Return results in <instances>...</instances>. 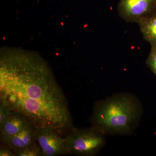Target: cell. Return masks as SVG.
Returning a JSON list of instances; mask_svg holds the SVG:
<instances>
[{
  "instance_id": "obj_2",
  "label": "cell",
  "mask_w": 156,
  "mask_h": 156,
  "mask_svg": "<svg viewBox=\"0 0 156 156\" xmlns=\"http://www.w3.org/2000/svg\"><path fill=\"white\" fill-rule=\"evenodd\" d=\"M143 112L137 97L122 92L96 101L90 122L105 135H131L138 127Z\"/></svg>"
},
{
  "instance_id": "obj_6",
  "label": "cell",
  "mask_w": 156,
  "mask_h": 156,
  "mask_svg": "<svg viewBox=\"0 0 156 156\" xmlns=\"http://www.w3.org/2000/svg\"><path fill=\"white\" fill-rule=\"evenodd\" d=\"M30 122L28 119L23 115L11 111L2 125L0 126L1 141L3 142L19 133Z\"/></svg>"
},
{
  "instance_id": "obj_9",
  "label": "cell",
  "mask_w": 156,
  "mask_h": 156,
  "mask_svg": "<svg viewBox=\"0 0 156 156\" xmlns=\"http://www.w3.org/2000/svg\"><path fill=\"white\" fill-rule=\"evenodd\" d=\"M14 153L15 156H42L41 148L37 142Z\"/></svg>"
},
{
  "instance_id": "obj_3",
  "label": "cell",
  "mask_w": 156,
  "mask_h": 156,
  "mask_svg": "<svg viewBox=\"0 0 156 156\" xmlns=\"http://www.w3.org/2000/svg\"><path fill=\"white\" fill-rule=\"evenodd\" d=\"M105 135L97 128L73 127L66 138V154L80 156L97 155L106 144Z\"/></svg>"
},
{
  "instance_id": "obj_11",
  "label": "cell",
  "mask_w": 156,
  "mask_h": 156,
  "mask_svg": "<svg viewBox=\"0 0 156 156\" xmlns=\"http://www.w3.org/2000/svg\"><path fill=\"white\" fill-rule=\"evenodd\" d=\"M11 111L9 107L0 102V126L2 125Z\"/></svg>"
},
{
  "instance_id": "obj_10",
  "label": "cell",
  "mask_w": 156,
  "mask_h": 156,
  "mask_svg": "<svg viewBox=\"0 0 156 156\" xmlns=\"http://www.w3.org/2000/svg\"><path fill=\"white\" fill-rule=\"evenodd\" d=\"M146 64L156 76V47L151 46V50L146 60Z\"/></svg>"
},
{
  "instance_id": "obj_4",
  "label": "cell",
  "mask_w": 156,
  "mask_h": 156,
  "mask_svg": "<svg viewBox=\"0 0 156 156\" xmlns=\"http://www.w3.org/2000/svg\"><path fill=\"white\" fill-rule=\"evenodd\" d=\"M35 138L41 151L42 156L66 155V138L53 128L35 127Z\"/></svg>"
},
{
  "instance_id": "obj_12",
  "label": "cell",
  "mask_w": 156,
  "mask_h": 156,
  "mask_svg": "<svg viewBox=\"0 0 156 156\" xmlns=\"http://www.w3.org/2000/svg\"><path fill=\"white\" fill-rule=\"evenodd\" d=\"M0 156H15L14 151L10 147L2 143L0 146Z\"/></svg>"
},
{
  "instance_id": "obj_7",
  "label": "cell",
  "mask_w": 156,
  "mask_h": 156,
  "mask_svg": "<svg viewBox=\"0 0 156 156\" xmlns=\"http://www.w3.org/2000/svg\"><path fill=\"white\" fill-rule=\"evenodd\" d=\"M35 126L30 122L25 128L17 134L11 136L2 142L16 151L35 143Z\"/></svg>"
},
{
  "instance_id": "obj_5",
  "label": "cell",
  "mask_w": 156,
  "mask_h": 156,
  "mask_svg": "<svg viewBox=\"0 0 156 156\" xmlns=\"http://www.w3.org/2000/svg\"><path fill=\"white\" fill-rule=\"evenodd\" d=\"M118 10L120 17L126 22L137 23L156 14V0H120Z\"/></svg>"
},
{
  "instance_id": "obj_8",
  "label": "cell",
  "mask_w": 156,
  "mask_h": 156,
  "mask_svg": "<svg viewBox=\"0 0 156 156\" xmlns=\"http://www.w3.org/2000/svg\"><path fill=\"white\" fill-rule=\"evenodd\" d=\"M144 38L156 47V14L146 17L137 23Z\"/></svg>"
},
{
  "instance_id": "obj_1",
  "label": "cell",
  "mask_w": 156,
  "mask_h": 156,
  "mask_svg": "<svg viewBox=\"0 0 156 156\" xmlns=\"http://www.w3.org/2000/svg\"><path fill=\"white\" fill-rule=\"evenodd\" d=\"M0 102L25 116L35 127H49L59 134L73 128L67 98L42 62L2 60Z\"/></svg>"
}]
</instances>
